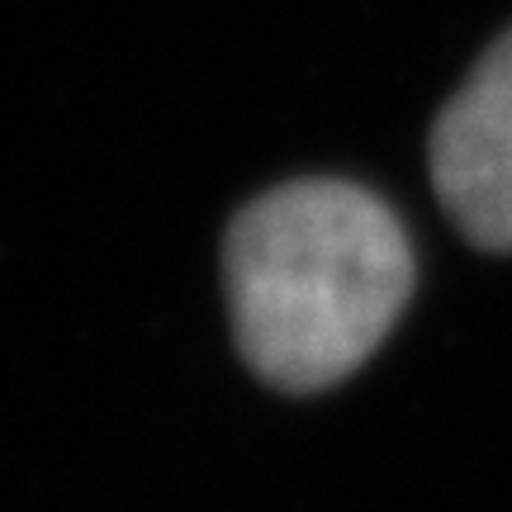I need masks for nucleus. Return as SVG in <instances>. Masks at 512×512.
<instances>
[{
    "instance_id": "f257e3e1",
    "label": "nucleus",
    "mask_w": 512,
    "mask_h": 512,
    "mask_svg": "<svg viewBox=\"0 0 512 512\" xmlns=\"http://www.w3.org/2000/svg\"><path fill=\"white\" fill-rule=\"evenodd\" d=\"M223 280L247 366L313 394L370 361L413 294L399 214L356 181H290L256 195L223 238Z\"/></svg>"
},
{
    "instance_id": "f03ea898",
    "label": "nucleus",
    "mask_w": 512,
    "mask_h": 512,
    "mask_svg": "<svg viewBox=\"0 0 512 512\" xmlns=\"http://www.w3.org/2000/svg\"><path fill=\"white\" fill-rule=\"evenodd\" d=\"M427 162L446 219L484 252H512V29L437 114Z\"/></svg>"
}]
</instances>
